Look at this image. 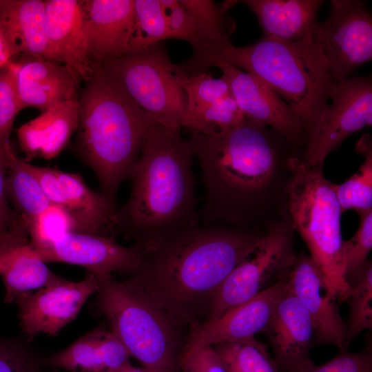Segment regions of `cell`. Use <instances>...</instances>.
Returning <instances> with one entry per match:
<instances>
[{
  "label": "cell",
  "instance_id": "6da1fadb",
  "mask_svg": "<svg viewBox=\"0 0 372 372\" xmlns=\"http://www.w3.org/2000/svg\"><path fill=\"white\" fill-rule=\"evenodd\" d=\"M262 238L245 230L200 224L143 251L131 276L191 330L208 320L218 289Z\"/></svg>",
  "mask_w": 372,
  "mask_h": 372
},
{
  "label": "cell",
  "instance_id": "7a4b0ae2",
  "mask_svg": "<svg viewBox=\"0 0 372 372\" xmlns=\"http://www.w3.org/2000/svg\"><path fill=\"white\" fill-rule=\"evenodd\" d=\"M180 128L159 123L151 127L128 179L130 196L116 214L115 234H122L143 251L200 224L194 150Z\"/></svg>",
  "mask_w": 372,
  "mask_h": 372
},
{
  "label": "cell",
  "instance_id": "3957f363",
  "mask_svg": "<svg viewBox=\"0 0 372 372\" xmlns=\"http://www.w3.org/2000/svg\"><path fill=\"white\" fill-rule=\"evenodd\" d=\"M278 134L247 119L228 130L189 138L198 161L205 199L198 210L202 225L224 221L246 225L259 194L276 167Z\"/></svg>",
  "mask_w": 372,
  "mask_h": 372
},
{
  "label": "cell",
  "instance_id": "277c9868",
  "mask_svg": "<svg viewBox=\"0 0 372 372\" xmlns=\"http://www.w3.org/2000/svg\"><path fill=\"white\" fill-rule=\"evenodd\" d=\"M223 63L248 72L276 92L298 114L306 143L327 107L333 84L316 39L297 42L262 37L246 46L204 45L178 64L185 75Z\"/></svg>",
  "mask_w": 372,
  "mask_h": 372
},
{
  "label": "cell",
  "instance_id": "5b68a950",
  "mask_svg": "<svg viewBox=\"0 0 372 372\" xmlns=\"http://www.w3.org/2000/svg\"><path fill=\"white\" fill-rule=\"evenodd\" d=\"M78 95L79 123L74 149L94 173L100 192L116 203L147 134L158 123L131 98L117 79L97 65Z\"/></svg>",
  "mask_w": 372,
  "mask_h": 372
},
{
  "label": "cell",
  "instance_id": "8992f818",
  "mask_svg": "<svg viewBox=\"0 0 372 372\" xmlns=\"http://www.w3.org/2000/svg\"><path fill=\"white\" fill-rule=\"evenodd\" d=\"M99 276L98 309L130 355L154 372H178L189 328L165 311L130 276Z\"/></svg>",
  "mask_w": 372,
  "mask_h": 372
},
{
  "label": "cell",
  "instance_id": "52a82bcc",
  "mask_svg": "<svg viewBox=\"0 0 372 372\" xmlns=\"http://www.w3.org/2000/svg\"><path fill=\"white\" fill-rule=\"evenodd\" d=\"M291 180L287 188V206L293 227L319 270L327 294L346 302L351 285L346 278L341 231L342 210L333 185L321 168L296 156L287 161Z\"/></svg>",
  "mask_w": 372,
  "mask_h": 372
},
{
  "label": "cell",
  "instance_id": "ba28073f",
  "mask_svg": "<svg viewBox=\"0 0 372 372\" xmlns=\"http://www.w3.org/2000/svg\"><path fill=\"white\" fill-rule=\"evenodd\" d=\"M120 82L131 98L158 123L182 127L186 96L176 80L162 42L127 53L101 65Z\"/></svg>",
  "mask_w": 372,
  "mask_h": 372
},
{
  "label": "cell",
  "instance_id": "9c48e42d",
  "mask_svg": "<svg viewBox=\"0 0 372 372\" xmlns=\"http://www.w3.org/2000/svg\"><path fill=\"white\" fill-rule=\"evenodd\" d=\"M316 40L326 59L333 82L351 76L372 59V14L360 0H332Z\"/></svg>",
  "mask_w": 372,
  "mask_h": 372
},
{
  "label": "cell",
  "instance_id": "30bf717a",
  "mask_svg": "<svg viewBox=\"0 0 372 372\" xmlns=\"http://www.w3.org/2000/svg\"><path fill=\"white\" fill-rule=\"evenodd\" d=\"M371 124V76H349L334 82L327 107L306 143L304 160L313 167L322 168L327 156L342 142Z\"/></svg>",
  "mask_w": 372,
  "mask_h": 372
},
{
  "label": "cell",
  "instance_id": "8fae6325",
  "mask_svg": "<svg viewBox=\"0 0 372 372\" xmlns=\"http://www.w3.org/2000/svg\"><path fill=\"white\" fill-rule=\"evenodd\" d=\"M294 258L289 228L281 225L271 228L253 253L220 285L214 297L208 320L255 296L272 277L281 276Z\"/></svg>",
  "mask_w": 372,
  "mask_h": 372
},
{
  "label": "cell",
  "instance_id": "7c38bea8",
  "mask_svg": "<svg viewBox=\"0 0 372 372\" xmlns=\"http://www.w3.org/2000/svg\"><path fill=\"white\" fill-rule=\"evenodd\" d=\"M31 170L50 203L71 218L75 232L115 236L116 203L91 189L81 175L36 165Z\"/></svg>",
  "mask_w": 372,
  "mask_h": 372
},
{
  "label": "cell",
  "instance_id": "4fadbf2b",
  "mask_svg": "<svg viewBox=\"0 0 372 372\" xmlns=\"http://www.w3.org/2000/svg\"><path fill=\"white\" fill-rule=\"evenodd\" d=\"M99 289V276L87 272L74 282L60 277L16 303L22 331L29 339L41 333L56 335L72 322Z\"/></svg>",
  "mask_w": 372,
  "mask_h": 372
},
{
  "label": "cell",
  "instance_id": "5bb4252c",
  "mask_svg": "<svg viewBox=\"0 0 372 372\" xmlns=\"http://www.w3.org/2000/svg\"><path fill=\"white\" fill-rule=\"evenodd\" d=\"M217 67L229 85L231 94L247 119L262 124L291 145L306 144L300 119L276 92L254 75L236 67L219 63Z\"/></svg>",
  "mask_w": 372,
  "mask_h": 372
},
{
  "label": "cell",
  "instance_id": "9a60e30c",
  "mask_svg": "<svg viewBox=\"0 0 372 372\" xmlns=\"http://www.w3.org/2000/svg\"><path fill=\"white\" fill-rule=\"evenodd\" d=\"M287 289L286 278L282 275L275 284L247 301L196 326L189 331L184 351L239 341L262 333Z\"/></svg>",
  "mask_w": 372,
  "mask_h": 372
},
{
  "label": "cell",
  "instance_id": "2e32d148",
  "mask_svg": "<svg viewBox=\"0 0 372 372\" xmlns=\"http://www.w3.org/2000/svg\"><path fill=\"white\" fill-rule=\"evenodd\" d=\"M37 251L45 262L79 265L99 276L114 272L131 276L137 271L143 254L135 245L125 247L119 244L114 236L79 232L67 233Z\"/></svg>",
  "mask_w": 372,
  "mask_h": 372
},
{
  "label": "cell",
  "instance_id": "e0dca14e",
  "mask_svg": "<svg viewBox=\"0 0 372 372\" xmlns=\"http://www.w3.org/2000/svg\"><path fill=\"white\" fill-rule=\"evenodd\" d=\"M17 213V212H16ZM33 247L27 221L19 214L0 234V276L6 303H16L28 294L58 280Z\"/></svg>",
  "mask_w": 372,
  "mask_h": 372
},
{
  "label": "cell",
  "instance_id": "ac0fdd59",
  "mask_svg": "<svg viewBox=\"0 0 372 372\" xmlns=\"http://www.w3.org/2000/svg\"><path fill=\"white\" fill-rule=\"evenodd\" d=\"M262 333L279 372H305L314 366L310 358L314 343L312 322L305 307L287 289Z\"/></svg>",
  "mask_w": 372,
  "mask_h": 372
},
{
  "label": "cell",
  "instance_id": "d6986e66",
  "mask_svg": "<svg viewBox=\"0 0 372 372\" xmlns=\"http://www.w3.org/2000/svg\"><path fill=\"white\" fill-rule=\"evenodd\" d=\"M87 52L101 65L130 52L134 0H81Z\"/></svg>",
  "mask_w": 372,
  "mask_h": 372
},
{
  "label": "cell",
  "instance_id": "ffe728a7",
  "mask_svg": "<svg viewBox=\"0 0 372 372\" xmlns=\"http://www.w3.org/2000/svg\"><path fill=\"white\" fill-rule=\"evenodd\" d=\"M287 290L305 307L314 329V342L346 349L347 327L335 301L325 291L322 276L311 258L295 256L284 272Z\"/></svg>",
  "mask_w": 372,
  "mask_h": 372
},
{
  "label": "cell",
  "instance_id": "44dd1931",
  "mask_svg": "<svg viewBox=\"0 0 372 372\" xmlns=\"http://www.w3.org/2000/svg\"><path fill=\"white\" fill-rule=\"evenodd\" d=\"M17 62L16 86L21 110L33 107L43 113L78 98L81 81L66 65L28 57Z\"/></svg>",
  "mask_w": 372,
  "mask_h": 372
},
{
  "label": "cell",
  "instance_id": "7402d4cb",
  "mask_svg": "<svg viewBox=\"0 0 372 372\" xmlns=\"http://www.w3.org/2000/svg\"><path fill=\"white\" fill-rule=\"evenodd\" d=\"M46 34L57 59L87 81L98 65L87 52L81 0H45Z\"/></svg>",
  "mask_w": 372,
  "mask_h": 372
},
{
  "label": "cell",
  "instance_id": "603a6c76",
  "mask_svg": "<svg viewBox=\"0 0 372 372\" xmlns=\"http://www.w3.org/2000/svg\"><path fill=\"white\" fill-rule=\"evenodd\" d=\"M78 98L51 107L21 125L17 130L19 146L30 162L51 160L68 146L79 123Z\"/></svg>",
  "mask_w": 372,
  "mask_h": 372
},
{
  "label": "cell",
  "instance_id": "cb8c5ba5",
  "mask_svg": "<svg viewBox=\"0 0 372 372\" xmlns=\"http://www.w3.org/2000/svg\"><path fill=\"white\" fill-rule=\"evenodd\" d=\"M255 14L262 37L289 42L315 39L321 0H244Z\"/></svg>",
  "mask_w": 372,
  "mask_h": 372
},
{
  "label": "cell",
  "instance_id": "d4e9b609",
  "mask_svg": "<svg viewBox=\"0 0 372 372\" xmlns=\"http://www.w3.org/2000/svg\"><path fill=\"white\" fill-rule=\"evenodd\" d=\"M0 26L16 56L59 62L46 34L44 1L0 0Z\"/></svg>",
  "mask_w": 372,
  "mask_h": 372
},
{
  "label": "cell",
  "instance_id": "484cf974",
  "mask_svg": "<svg viewBox=\"0 0 372 372\" xmlns=\"http://www.w3.org/2000/svg\"><path fill=\"white\" fill-rule=\"evenodd\" d=\"M7 157L6 192L16 212L26 221L43 213L52 204L27 162L18 156L11 144L5 148Z\"/></svg>",
  "mask_w": 372,
  "mask_h": 372
},
{
  "label": "cell",
  "instance_id": "4316f807",
  "mask_svg": "<svg viewBox=\"0 0 372 372\" xmlns=\"http://www.w3.org/2000/svg\"><path fill=\"white\" fill-rule=\"evenodd\" d=\"M193 18L204 45H223L231 43L235 23L227 15L237 1L216 3L211 0H179Z\"/></svg>",
  "mask_w": 372,
  "mask_h": 372
},
{
  "label": "cell",
  "instance_id": "83f0119b",
  "mask_svg": "<svg viewBox=\"0 0 372 372\" xmlns=\"http://www.w3.org/2000/svg\"><path fill=\"white\" fill-rule=\"evenodd\" d=\"M356 151L364 157L357 172L345 182L333 185L342 212L355 210L358 214L372 209V142L364 134L356 143Z\"/></svg>",
  "mask_w": 372,
  "mask_h": 372
},
{
  "label": "cell",
  "instance_id": "f1b7e54d",
  "mask_svg": "<svg viewBox=\"0 0 372 372\" xmlns=\"http://www.w3.org/2000/svg\"><path fill=\"white\" fill-rule=\"evenodd\" d=\"M211 347L227 372H279L267 347L254 336Z\"/></svg>",
  "mask_w": 372,
  "mask_h": 372
},
{
  "label": "cell",
  "instance_id": "f546056e",
  "mask_svg": "<svg viewBox=\"0 0 372 372\" xmlns=\"http://www.w3.org/2000/svg\"><path fill=\"white\" fill-rule=\"evenodd\" d=\"M176 80L186 96L182 127L207 107L231 94L229 85L223 76L214 79L205 72L185 75L176 66Z\"/></svg>",
  "mask_w": 372,
  "mask_h": 372
},
{
  "label": "cell",
  "instance_id": "4dcf8cb0",
  "mask_svg": "<svg viewBox=\"0 0 372 372\" xmlns=\"http://www.w3.org/2000/svg\"><path fill=\"white\" fill-rule=\"evenodd\" d=\"M99 338V329H96L52 355L46 364L68 372H107Z\"/></svg>",
  "mask_w": 372,
  "mask_h": 372
},
{
  "label": "cell",
  "instance_id": "1f68e13d",
  "mask_svg": "<svg viewBox=\"0 0 372 372\" xmlns=\"http://www.w3.org/2000/svg\"><path fill=\"white\" fill-rule=\"evenodd\" d=\"M346 301L349 313L346 347L361 332L372 327V265L367 261L351 283Z\"/></svg>",
  "mask_w": 372,
  "mask_h": 372
},
{
  "label": "cell",
  "instance_id": "d6a6232c",
  "mask_svg": "<svg viewBox=\"0 0 372 372\" xmlns=\"http://www.w3.org/2000/svg\"><path fill=\"white\" fill-rule=\"evenodd\" d=\"M134 25L130 52L139 51L171 39L159 0H134Z\"/></svg>",
  "mask_w": 372,
  "mask_h": 372
},
{
  "label": "cell",
  "instance_id": "836d02e7",
  "mask_svg": "<svg viewBox=\"0 0 372 372\" xmlns=\"http://www.w3.org/2000/svg\"><path fill=\"white\" fill-rule=\"evenodd\" d=\"M246 120L231 94L207 107L184 125L191 132L210 134L233 128Z\"/></svg>",
  "mask_w": 372,
  "mask_h": 372
},
{
  "label": "cell",
  "instance_id": "e575fe53",
  "mask_svg": "<svg viewBox=\"0 0 372 372\" xmlns=\"http://www.w3.org/2000/svg\"><path fill=\"white\" fill-rule=\"evenodd\" d=\"M30 241L37 251L44 249L69 232H75L73 222L61 208L52 205L27 221Z\"/></svg>",
  "mask_w": 372,
  "mask_h": 372
},
{
  "label": "cell",
  "instance_id": "d590c367",
  "mask_svg": "<svg viewBox=\"0 0 372 372\" xmlns=\"http://www.w3.org/2000/svg\"><path fill=\"white\" fill-rule=\"evenodd\" d=\"M359 215L360 225L356 233L342 243L346 278L350 285L367 262L372 248V209Z\"/></svg>",
  "mask_w": 372,
  "mask_h": 372
},
{
  "label": "cell",
  "instance_id": "8d00e7d4",
  "mask_svg": "<svg viewBox=\"0 0 372 372\" xmlns=\"http://www.w3.org/2000/svg\"><path fill=\"white\" fill-rule=\"evenodd\" d=\"M18 62L12 61L0 69V145L10 144L14 121L21 111L16 86Z\"/></svg>",
  "mask_w": 372,
  "mask_h": 372
},
{
  "label": "cell",
  "instance_id": "74e56055",
  "mask_svg": "<svg viewBox=\"0 0 372 372\" xmlns=\"http://www.w3.org/2000/svg\"><path fill=\"white\" fill-rule=\"evenodd\" d=\"M165 13L171 39L189 42L194 50L200 49L203 41L193 18L181 5L179 0H159Z\"/></svg>",
  "mask_w": 372,
  "mask_h": 372
},
{
  "label": "cell",
  "instance_id": "f35d334b",
  "mask_svg": "<svg viewBox=\"0 0 372 372\" xmlns=\"http://www.w3.org/2000/svg\"><path fill=\"white\" fill-rule=\"evenodd\" d=\"M37 358L12 339L0 338V372H42Z\"/></svg>",
  "mask_w": 372,
  "mask_h": 372
},
{
  "label": "cell",
  "instance_id": "ab89813d",
  "mask_svg": "<svg viewBox=\"0 0 372 372\" xmlns=\"http://www.w3.org/2000/svg\"><path fill=\"white\" fill-rule=\"evenodd\" d=\"M305 372H372V356L369 349L351 353L340 351L329 362L313 366Z\"/></svg>",
  "mask_w": 372,
  "mask_h": 372
},
{
  "label": "cell",
  "instance_id": "60d3db41",
  "mask_svg": "<svg viewBox=\"0 0 372 372\" xmlns=\"http://www.w3.org/2000/svg\"><path fill=\"white\" fill-rule=\"evenodd\" d=\"M178 372H227L211 347L184 351Z\"/></svg>",
  "mask_w": 372,
  "mask_h": 372
},
{
  "label": "cell",
  "instance_id": "b9f144b4",
  "mask_svg": "<svg viewBox=\"0 0 372 372\" xmlns=\"http://www.w3.org/2000/svg\"><path fill=\"white\" fill-rule=\"evenodd\" d=\"M5 148L0 145V234L12 224L17 216L10 207L6 192L8 164Z\"/></svg>",
  "mask_w": 372,
  "mask_h": 372
},
{
  "label": "cell",
  "instance_id": "7bdbcfd3",
  "mask_svg": "<svg viewBox=\"0 0 372 372\" xmlns=\"http://www.w3.org/2000/svg\"><path fill=\"white\" fill-rule=\"evenodd\" d=\"M15 56L16 54L0 26V66L3 68L7 65L14 61Z\"/></svg>",
  "mask_w": 372,
  "mask_h": 372
},
{
  "label": "cell",
  "instance_id": "ee69618b",
  "mask_svg": "<svg viewBox=\"0 0 372 372\" xmlns=\"http://www.w3.org/2000/svg\"><path fill=\"white\" fill-rule=\"evenodd\" d=\"M110 372H154L145 367H136L132 366L130 363L114 371Z\"/></svg>",
  "mask_w": 372,
  "mask_h": 372
},
{
  "label": "cell",
  "instance_id": "f6af8a7d",
  "mask_svg": "<svg viewBox=\"0 0 372 372\" xmlns=\"http://www.w3.org/2000/svg\"><path fill=\"white\" fill-rule=\"evenodd\" d=\"M52 372H57V371H52Z\"/></svg>",
  "mask_w": 372,
  "mask_h": 372
},
{
  "label": "cell",
  "instance_id": "bcb514c9",
  "mask_svg": "<svg viewBox=\"0 0 372 372\" xmlns=\"http://www.w3.org/2000/svg\"><path fill=\"white\" fill-rule=\"evenodd\" d=\"M1 68V67L0 66V69Z\"/></svg>",
  "mask_w": 372,
  "mask_h": 372
}]
</instances>
